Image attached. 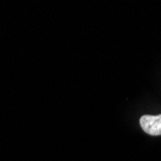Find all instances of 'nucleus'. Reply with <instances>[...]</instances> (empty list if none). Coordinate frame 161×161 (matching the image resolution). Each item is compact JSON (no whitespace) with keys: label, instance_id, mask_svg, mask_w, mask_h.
<instances>
[{"label":"nucleus","instance_id":"obj_1","mask_svg":"<svg viewBox=\"0 0 161 161\" xmlns=\"http://www.w3.org/2000/svg\"><path fill=\"white\" fill-rule=\"evenodd\" d=\"M140 125L146 133L152 136L161 135V114L157 116L144 115L140 118Z\"/></svg>","mask_w":161,"mask_h":161}]
</instances>
